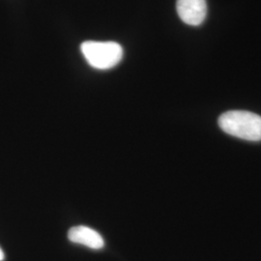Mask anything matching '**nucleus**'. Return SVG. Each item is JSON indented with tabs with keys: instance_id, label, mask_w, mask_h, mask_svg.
<instances>
[{
	"instance_id": "f257e3e1",
	"label": "nucleus",
	"mask_w": 261,
	"mask_h": 261,
	"mask_svg": "<svg viewBox=\"0 0 261 261\" xmlns=\"http://www.w3.org/2000/svg\"><path fill=\"white\" fill-rule=\"evenodd\" d=\"M218 123L227 135L249 141L261 140V116L258 114L246 111H230L223 113Z\"/></svg>"
},
{
	"instance_id": "f03ea898",
	"label": "nucleus",
	"mask_w": 261,
	"mask_h": 261,
	"mask_svg": "<svg viewBox=\"0 0 261 261\" xmlns=\"http://www.w3.org/2000/svg\"><path fill=\"white\" fill-rule=\"evenodd\" d=\"M87 63L98 70H108L119 64L123 57V48L116 42L86 41L81 46Z\"/></svg>"
},
{
	"instance_id": "7ed1b4c3",
	"label": "nucleus",
	"mask_w": 261,
	"mask_h": 261,
	"mask_svg": "<svg viewBox=\"0 0 261 261\" xmlns=\"http://www.w3.org/2000/svg\"><path fill=\"white\" fill-rule=\"evenodd\" d=\"M176 11L183 22L189 25H200L206 19V0H176Z\"/></svg>"
},
{
	"instance_id": "20e7f679",
	"label": "nucleus",
	"mask_w": 261,
	"mask_h": 261,
	"mask_svg": "<svg viewBox=\"0 0 261 261\" xmlns=\"http://www.w3.org/2000/svg\"><path fill=\"white\" fill-rule=\"evenodd\" d=\"M68 238L71 242L83 245L93 250H100L105 246L103 237L93 228L77 225L72 227L68 232Z\"/></svg>"
},
{
	"instance_id": "39448f33",
	"label": "nucleus",
	"mask_w": 261,
	"mask_h": 261,
	"mask_svg": "<svg viewBox=\"0 0 261 261\" xmlns=\"http://www.w3.org/2000/svg\"><path fill=\"white\" fill-rule=\"evenodd\" d=\"M5 259V254H4V252L2 251V249L0 248V261H3Z\"/></svg>"
}]
</instances>
